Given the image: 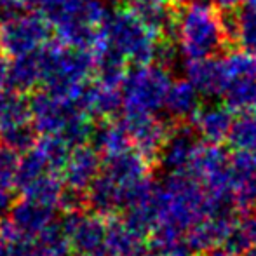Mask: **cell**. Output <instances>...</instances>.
<instances>
[{
    "label": "cell",
    "instance_id": "25",
    "mask_svg": "<svg viewBox=\"0 0 256 256\" xmlns=\"http://www.w3.org/2000/svg\"><path fill=\"white\" fill-rule=\"evenodd\" d=\"M239 9L236 18L228 23L230 40L234 38L244 52L256 56V4L248 2Z\"/></svg>",
    "mask_w": 256,
    "mask_h": 256
},
{
    "label": "cell",
    "instance_id": "16",
    "mask_svg": "<svg viewBox=\"0 0 256 256\" xmlns=\"http://www.w3.org/2000/svg\"><path fill=\"white\" fill-rule=\"evenodd\" d=\"M192 122V128L200 140L220 145L228 138L230 128L234 124V110L222 103H209L197 108Z\"/></svg>",
    "mask_w": 256,
    "mask_h": 256
},
{
    "label": "cell",
    "instance_id": "40",
    "mask_svg": "<svg viewBox=\"0 0 256 256\" xmlns=\"http://www.w3.org/2000/svg\"><path fill=\"white\" fill-rule=\"evenodd\" d=\"M239 256H256V246H250L244 253H240Z\"/></svg>",
    "mask_w": 256,
    "mask_h": 256
},
{
    "label": "cell",
    "instance_id": "6",
    "mask_svg": "<svg viewBox=\"0 0 256 256\" xmlns=\"http://www.w3.org/2000/svg\"><path fill=\"white\" fill-rule=\"evenodd\" d=\"M225 88L222 96L234 112L256 108V56L250 52H232L223 60Z\"/></svg>",
    "mask_w": 256,
    "mask_h": 256
},
{
    "label": "cell",
    "instance_id": "4",
    "mask_svg": "<svg viewBox=\"0 0 256 256\" xmlns=\"http://www.w3.org/2000/svg\"><path fill=\"white\" fill-rule=\"evenodd\" d=\"M171 75L160 63L134 64L126 72L120 86L122 110L129 114H157L164 108V100L171 86Z\"/></svg>",
    "mask_w": 256,
    "mask_h": 256
},
{
    "label": "cell",
    "instance_id": "20",
    "mask_svg": "<svg viewBox=\"0 0 256 256\" xmlns=\"http://www.w3.org/2000/svg\"><path fill=\"white\" fill-rule=\"evenodd\" d=\"M114 218V216H112ZM146 250V237L134 232L124 220L114 218L106 223L103 251L106 256H142Z\"/></svg>",
    "mask_w": 256,
    "mask_h": 256
},
{
    "label": "cell",
    "instance_id": "13",
    "mask_svg": "<svg viewBox=\"0 0 256 256\" xmlns=\"http://www.w3.org/2000/svg\"><path fill=\"white\" fill-rule=\"evenodd\" d=\"M74 104L80 108L92 120H106L114 118L122 108L120 88H112L96 82L94 78L88 80L78 91Z\"/></svg>",
    "mask_w": 256,
    "mask_h": 256
},
{
    "label": "cell",
    "instance_id": "23",
    "mask_svg": "<svg viewBox=\"0 0 256 256\" xmlns=\"http://www.w3.org/2000/svg\"><path fill=\"white\" fill-rule=\"evenodd\" d=\"M169 0H128V6L162 38H168L172 28L174 10Z\"/></svg>",
    "mask_w": 256,
    "mask_h": 256
},
{
    "label": "cell",
    "instance_id": "2",
    "mask_svg": "<svg viewBox=\"0 0 256 256\" xmlns=\"http://www.w3.org/2000/svg\"><path fill=\"white\" fill-rule=\"evenodd\" d=\"M42 66L40 86L44 91L74 103L78 91L94 72V54L88 49L48 42L38 49Z\"/></svg>",
    "mask_w": 256,
    "mask_h": 256
},
{
    "label": "cell",
    "instance_id": "17",
    "mask_svg": "<svg viewBox=\"0 0 256 256\" xmlns=\"http://www.w3.org/2000/svg\"><path fill=\"white\" fill-rule=\"evenodd\" d=\"M185 75L186 80L197 89L200 96H204V98L222 96L223 88H225L223 60H216L214 56L186 60Z\"/></svg>",
    "mask_w": 256,
    "mask_h": 256
},
{
    "label": "cell",
    "instance_id": "18",
    "mask_svg": "<svg viewBox=\"0 0 256 256\" xmlns=\"http://www.w3.org/2000/svg\"><path fill=\"white\" fill-rule=\"evenodd\" d=\"M236 222V216H206L185 232V242L192 254L222 246L226 232Z\"/></svg>",
    "mask_w": 256,
    "mask_h": 256
},
{
    "label": "cell",
    "instance_id": "37",
    "mask_svg": "<svg viewBox=\"0 0 256 256\" xmlns=\"http://www.w3.org/2000/svg\"><path fill=\"white\" fill-rule=\"evenodd\" d=\"M0 256H7V239L0 228Z\"/></svg>",
    "mask_w": 256,
    "mask_h": 256
},
{
    "label": "cell",
    "instance_id": "28",
    "mask_svg": "<svg viewBox=\"0 0 256 256\" xmlns=\"http://www.w3.org/2000/svg\"><path fill=\"white\" fill-rule=\"evenodd\" d=\"M226 140L234 150L256 152V108L242 112L239 117L234 118Z\"/></svg>",
    "mask_w": 256,
    "mask_h": 256
},
{
    "label": "cell",
    "instance_id": "36",
    "mask_svg": "<svg viewBox=\"0 0 256 256\" xmlns=\"http://www.w3.org/2000/svg\"><path fill=\"white\" fill-rule=\"evenodd\" d=\"M200 256H234V254H230L226 250H223L222 246H214V248H211V250H206L204 253H200Z\"/></svg>",
    "mask_w": 256,
    "mask_h": 256
},
{
    "label": "cell",
    "instance_id": "43",
    "mask_svg": "<svg viewBox=\"0 0 256 256\" xmlns=\"http://www.w3.org/2000/svg\"><path fill=\"white\" fill-rule=\"evenodd\" d=\"M250 2H253V4H256V0H250Z\"/></svg>",
    "mask_w": 256,
    "mask_h": 256
},
{
    "label": "cell",
    "instance_id": "7",
    "mask_svg": "<svg viewBox=\"0 0 256 256\" xmlns=\"http://www.w3.org/2000/svg\"><path fill=\"white\" fill-rule=\"evenodd\" d=\"M7 212L9 216L0 222V228H2L7 242H10L14 239L35 237L44 232L48 226L56 223L58 209L21 197V200L12 202Z\"/></svg>",
    "mask_w": 256,
    "mask_h": 256
},
{
    "label": "cell",
    "instance_id": "10",
    "mask_svg": "<svg viewBox=\"0 0 256 256\" xmlns=\"http://www.w3.org/2000/svg\"><path fill=\"white\" fill-rule=\"evenodd\" d=\"M199 146L200 138L196 129L185 122H178L174 128L168 129L155 162H158L166 172L186 171Z\"/></svg>",
    "mask_w": 256,
    "mask_h": 256
},
{
    "label": "cell",
    "instance_id": "19",
    "mask_svg": "<svg viewBox=\"0 0 256 256\" xmlns=\"http://www.w3.org/2000/svg\"><path fill=\"white\" fill-rule=\"evenodd\" d=\"M40 80L42 66L38 51L14 56L10 58V61H7L6 88L21 94H30L40 86Z\"/></svg>",
    "mask_w": 256,
    "mask_h": 256
},
{
    "label": "cell",
    "instance_id": "21",
    "mask_svg": "<svg viewBox=\"0 0 256 256\" xmlns=\"http://www.w3.org/2000/svg\"><path fill=\"white\" fill-rule=\"evenodd\" d=\"M199 106L200 94L186 78L171 82L164 100V108L169 114V117H172L178 122L190 120Z\"/></svg>",
    "mask_w": 256,
    "mask_h": 256
},
{
    "label": "cell",
    "instance_id": "9",
    "mask_svg": "<svg viewBox=\"0 0 256 256\" xmlns=\"http://www.w3.org/2000/svg\"><path fill=\"white\" fill-rule=\"evenodd\" d=\"M70 244L72 253L86 254L103 250L106 236V222L96 212H86L82 209L66 211L60 222Z\"/></svg>",
    "mask_w": 256,
    "mask_h": 256
},
{
    "label": "cell",
    "instance_id": "29",
    "mask_svg": "<svg viewBox=\"0 0 256 256\" xmlns=\"http://www.w3.org/2000/svg\"><path fill=\"white\" fill-rule=\"evenodd\" d=\"M0 142H2V146L21 155L34 146V143L37 142V132H35V129L28 122V124L18 126V128L0 132Z\"/></svg>",
    "mask_w": 256,
    "mask_h": 256
},
{
    "label": "cell",
    "instance_id": "26",
    "mask_svg": "<svg viewBox=\"0 0 256 256\" xmlns=\"http://www.w3.org/2000/svg\"><path fill=\"white\" fill-rule=\"evenodd\" d=\"M30 122V108L26 94L9 88L0 91V132Z\"/></svg>",
    "mask_w": 256,
    "mask_h": 256
},
{
    "label": "cell",
    "instance_id": "14",
    "mask_svg": "<svg viewBox=\"0 0 256 256\" xmlns=\"http://www.w3.org/2000/svg\"><path fill=\"white\" fill-rule=\"evenodd\" d=\"M72 250L60 223L35 237H21L7 242V256H70Z\"/></svg>",
    "mask_w": 256,
    "mask_h": 256
},
{
    "label": "cell",
    "instance_id": "38",
    "mask_svg": "<svg viewBox=\"0 0 256 256\" xmlns=\"http://www.w3.org/2000/svg\"><path fill=\"white\" fill-rule=\"evenodd\" d=\"M142 256H166V254H164V253H160V251H157V250H154V248H148V246H146L145 253H143Z\"/></svg>",
    "mask_w": 256,
    "mask_h": 256
},
{
    "label": "cell",
    "instance_id": "32",
    "mask_svg": "<svg viewBox=\"0 0 256 256\" xmlns=\"http://www.w3.org/2000/svg\"><path fill=\"white\" fill-rule=\"evenodd\" d=\"M237 222H239V226L242 228L250 246H256V214L248 212V214H244L242 218L237 220Z\"/></svg>",
    "mask_w": 256,
    "mask_h": 256
},
{
    "label": "cell",
    "instance_id": "24",
    "mask_svg": "<svg viewBox=\"0 0 256 256\" xmlns=\"http://www.w3.org/2000/svg\"><path fill=\"white\" fill-rule=\"evenodd\" d=\"M18 192H20L21 197H24V199L37 200V202H40V204L60 209L61 197H63V192H64V183H63V180H61L60 172H46V174L35 178L34 182L21 186Z\"/></svg>",
    "mask_w": 256,
    "mask_h": 256
},
{
    "label": "cell",
    "instance_id": "5",
    "mask_svg": "<svg viewBox=\"0 0 256 256\" xmlns=\"http://www.w3.org/2000/svg\"><path fill=\"white\" fill-rule=\"evenodd\" d=\"M52 24L40 12H20L0 20V49L7 58L30 54L51 38Z\"/></svg>",
    "mask_w": 256,
    "mask_h": 256
},
{
    "label": "cell",
    "instance_id": "34",
    "mask_svg": "<svg viewBox=\"0 0 256 256\" xmlns=\"http://www.w3.org/2000/svg\"><path fill=\"white\" fill-rule=\"evenodd\" d=\"M218 9L223 10H237L239 7H242L244 4H248L250 0H211Z\"/></svg>",
    "mask_w": 256,
    "mask_h": 256
},
{
    "label": "cell",
    "instance_id": "41",
    "mask_svg": "<svg viewBox=\"0 0 256 256\" xmlns=\"http://www.w3.org/2000/svg\"><path fill=\"white\" fill-rule=\"evenodd\" d=\"M77 256H106V254H104L103 250H100V251H94V253H86V254H77Z\"/></svg>",
    "mask_w": 256,
    "mask_h": 256
},
{
    "label": "cell",
    "instance_id": "39",
    "mask_svg": "<svg viewBox=\"0 0 256 256\" xmlns=\"http://www.w3.org/2000/svg\"><path fill=\"white\" fill-rule=\"evenodd\" d=\"M24 6V9H32V7H37L38 6V0H21Z\"/></svg>",
    "mask_w": 256,
    "mask_h": 256
},
{
    "label": "cell",
    "instance_id": "33",
    "mask_svg": "<svg viewBox=\"0 0 256 256\" xmlns=\"http://www.w3.org/2000/svg\"><path fill=\"white\" fill-rule=\"evenodd\" d=\"M24 6L21 0H0V20H6V18H10L14 14L23 12Z\"/></svg>",
    "mask_w": 256,
    "mask_h": 256
},
{
    "label": "cell",
    "instance_id": "3",
    "mask_svg": "<svg viewBox=\"0 0 256 256\" xmlns=\"http://www.w3.org/2000/svg\"><path fill=\"white\" fill-rule=\"evenodd\" d=\"M103 40L126 60V63H152L162 37L157 35L129 6L110 10L102 28Z\"/></svg>",
    "mask_w": 256,
    "mask_h": 256
},
{
    "label": "cell",
    "instance_id": "11",
    "mask_svg": "<svg viewBox=\"0 0 256 256\" xmlns=\"http://www.w3.org/2000/svg\"><path fill=\"white\" fill-rule=\"evenodd\" d=\"M120 124L128 132L132 148L142 154L150 164L155 162L168 134V126L154 114H129V112H124Z\"/></svg>",
    "mask_w": 256,
    "mask_h": 256
},
{
    "label": "cell",
    "instance_id": "1",
    "mask_svg": "<svg viewBox=\"0 0 256 256\" xmlns=\"http://www.w3.org/2000/svg\"><path fill=\"white\" fill-rule=\"evenodd\" d=\"M171 34L185 60L216 56L230 42L228 21L211 0H188L174 12Z\"/></svg>",
    "mask_w": 256,
    "mask_h": 256
},
{
    "label": "cell",
    "instance_id": "22",
    "mask_svg": "<svg viewBox=\"0 0 256 256\" xmlns=\"http://www.w3.org/2000/svg\"><path fill=\"white\" fill-rule=\"evenodd\" d=\"M89 143L102 155V158L112 157V155H117L131 148V142H129L124 126L120 124V120L115 122L112 118L100 120V124H94Z\"/></svg>",
    "mask_w": 256,
    "mask_h": 256
},
{
    "label": "cell",
    "instance_id": "15",
    "mask_svg": "<svg viewBox=\"0 0 256 256\" xmlns=\"http://www.w3.org/2000/svg\"><path fill=\"white\" fill-rule=\"evenodd\" d=\"M230 182L237 208L248 211L256 206V152L236 150L230 155Z\"/></svg>",
    "mask_w": 256,
    "mask_h": 256
},
{
    "label": "cell",
    "instance_id": "35",
    "mask_svg": "<svg viewBox=\"0 0 256 256\" xmlns=\"http://www.w3.org/2000/svg\"><path fill=\"white\" fill-rule=\"evenodd\" d=\"M6 77H7V56L0 49V91L6 88Z\"/></svg>",
    "mask_w": 256,
    "mask_h": 256
},
{
    "label": "cell",
    "instance_id": "27",
    "mask_svg": "<svg viewBox=\"0 0 256 256\" xmlns=\"http://www.w3.org/2000/svg\"><path fill=\"white\" fill-rule=\"evenodd\" d=\"M20 155L0 146V216L7 214L16 196V168Z\"/></svg>",
    "mask_w": 256,
    "mask_h": 256
},
{
    "label": "cell",
    "instance_id": "8",
    "mask_svg": "<svg viewBox=\"0 0 256 256\" xmlns=\"http://www.w3.org/2000/svg\"><path fill=\"white\" fill-rule=\"evenodd\" d=\"M186 171L199 180L208 194H234L230 182V154L220 145L200 143Z\"/></svg>",
    "mask_w": 256,
    "mask_h": 256
},
{
    "label": "cell",
    "instance_id": "31",
    "mask_svg": "<svg viewBox=\"0 0 256 256\" xmlns=\"http://www.w3.org/2000/svg\"><path fill=\"white\" fill-rule=\"evenodd\" d=\"M222 248L234 256H239L240 253H244V251L250 248V242H248L246 236H244L242 228L239 226L237 220L232 223V226H230L228 232H226L225 239H223V242H222Z\"/></svg>",
    "mask_w": 256,
    "mask_h": 256
},
{
    "label": "cell",
    "instance_id": "42",
    "mask_svg": "<svg viewBox=\"0 0 256 256\" xmlns=\"http://www.w3.org/2000/svg\"><path fill=\"white\" fill-rule=\"evenodd\" d=\"M169 2H172V4H180V2H185V0H169Z\"/></svg>",
    "mask_w": 256,
    "mask_h": 256
},
{
    "label": "cell",
    "instance_id": "30",
    "mask_svg": "<svg viewBox=\"0 0 256 256\" xmlns=\"http://www.w3.org/2000/svg\"><path fill=\"white\" fill-rule=\"evenodd\" d=\"M78 0H38V9L40 14H44L48 18L49 23H56L58 20L68 14L75 7Z\"/></svg>",
    "mask_w": 256,
    "mask_h": 256
},
{
    "label": "cell",
    "instance_id": "12",
    "mask_svg": "<svg viewBox=\"0 0 256 256\" xmlns=\"http://www.w3.org/2000/svg\"><path fill=\"white\" fill-rule=\"evenodd\" d=\"M100 169H102V155L92 148V145L82 143L70 148L60 174L64 188L84 196L92 180L98 176Z\"/></svg>",
    "mask_w": 256,
    "mask_h": 256
}]
</instances>
